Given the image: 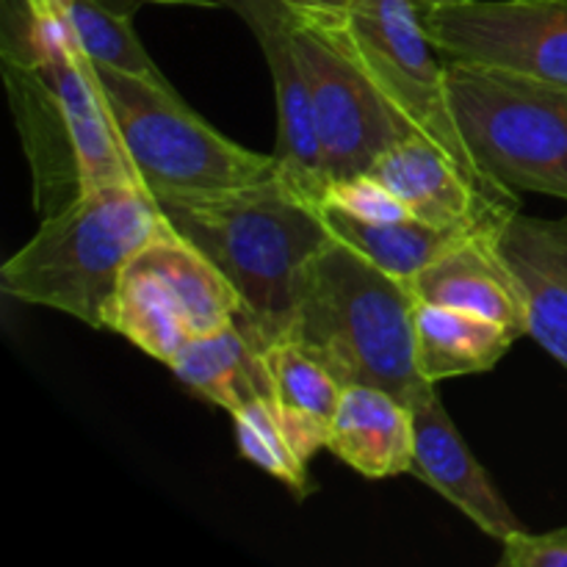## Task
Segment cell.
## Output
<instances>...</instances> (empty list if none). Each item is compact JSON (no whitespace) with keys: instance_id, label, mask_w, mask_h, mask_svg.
<instances>
[{"instance_id":"cell-1","label":"cell","mask_w":567,"mask_h":567,"mask_svg":"<svg viewBox=\"0 0 567 567\" xmlns=\"http://www.w3.org/2000/svg\"><path fill=\"white\" fill-rule=\"evenodd\" d=\"M0 70L42 219L94 188L142 186L94 64L64 17H39L25 0H3Z\"/></svg>"},{"instance_id":"cell-2","label":"cell","mask_w":567,"mask_h":567,"mask_svg":"<svg viewBox=\"0 0 567 567\" xmlns=\"http://www.w3.org/2000/svg\"><path fill=\"white\" fill-rule=\"evenodd\" d=\"M161 210L203 249L241 297L236 327L260 349L282 341L297 308L299 280L332 241L319 203L282 172L214 194H164Z\"/></svg>"},{"instance_id":"cell-3","label":"cell","mask_w":567,"mask_h":567,"mask_svg":"<svg viewBox=\"0 0 567 567\" xmlns=\"http://www.w3.org/2000/svg\"><path fill=\"white\" fill-rule=\"evenodd\" d=\"M415 297L363 252L332 238L308 264L286 338L347 385H371L415 408L435 393L415 363Z\"/></svg>"},{"instance_id":"cell-4","label":"cell","mask_w":567,"mask_h":567,"mask_svg":"<svg viewBox=\"0 0 567 567\" xmlns=\"http://www.w3.org/2000/svg\"><path fill=\"white\" fill-rule=\"evenodd\" d=\"M164 221L144 186H103L53 216L0 269L6 297L53 308L92 330H105V310L133 255Z\"/></svg>"},{"instance_id":"cell-5","label":"cell","mask_w":567,"mask_h":567,"mask_svg":"<svg viewBox=\"0 0 567 567\" xmlns=\"http://www.w3.org/2000/svg\"><path fill=\"white\" fill-rule=\"evenodd\" d=\"M94 72L122 147L153 197L230 192L280 172L275 153H252L230 142L177 92L103 64H94Z\"/></svg>"},{"instance_id":"cell-6","label":"cell","mask_w":567,"mask_h":567,"mask_svg":"<svg viewBox=\"0 0 567 567\" xmlns=\"http://www.w3.org/2000/svg\"><path fill=\"white\" fill-rule=\"evenodd\" d=\"M365 72L388 109L410 133L430 138L452 155L485 192L513 199V188L493 181L471 153L446 83V61L426 33L415 0H352L341 17H321Z\"/></svg>"},{"instance_id":"cell-7","label":"cell","mask_w":567,"mask_h":567,"mask_svg":"<svg viewBox=\"0 0 567 567\" xmlns=\"http://www.w3.org/2000/svg\"><path fill=\"white\" fill-rule=\"evenodd\" d=\"M452 109L482 169L513 192L567 203V89L446 61Z\"/></svg>"},{"instance_id":"cell-8","label":"cell","mask_w":567,"mask_h":567,"mask_svg":"<svg viewBox=\"0 0 567 567\" xmlns=\"http://www.w3.org/2000/svg\"><path fill=\"white\" fill-rule=\"evenodd\" d=\"M291 31L313 105L327 175L330 181L363 175L410 131L354 64L330 22L291 9Z\"/></svg>"},{"instance_id":"cell-9","label":"cell","mask_w":567,"mask_h":567,"mask_svg":"<svg viewBox=\"0 0 567 567\" xmlns=\"http://www.w3.org/2000/svg\"><path fill=\"white\" fill-rule=\"evenodd\" d=\"M421 20L443 61L567 89V0H446Z\"/></svg>"},{"instance_id":"cell-10","label":"cell","mask_w":567,"mask_h":567,"mask_svg":"<svg viewBox=\"0 0 567 567\" xmlns=\"http://www.w3.org/2000/svg\"><path fill=\"white\" fill-rule=\"evenodd\" d=\"M404 203L410 216L441 230H496L520 203L493 197L452 155L419 133L393 142L371 166Z\"/></svg>"},{"instance_id":"cell-11","label":"cell","mask_w":567,"mask_h":567,"mask_svg":"<svg viewBox=\"0 0 567 567\" xmlns=\"http://www.w3.org/2000/svg\"><path fill=\"white\" fill-rule=\"evenodd\" d=\"M258 39L269 64L277 97V161L280 172L313 203L321 205L330 175L321 155L308 83L299 64L291 31V6L286 0H225Z\"/></svg>"},{"instance_id":"cell-12","label":"cell","mask_w":567,"mask_h":567,"mask_svg":"<svg viewBox=\"0 0 567 567\" xmlns=\"http://www.w3.org/2000/svg\"><path fill=\"white\" fill-rule=\"evenodd\" d=\"M415 449L410 474L441 493L449 504L460 509L480 532L504 543L515 532H524L518 515L513 513L491 474L480 465L454 421L449 419L437 391L413 408Z\"/></svg>"},{"instance_id":"cell-13","label":"cell","mask_w":567,"mask_h":567,"mask_svg":"<svg viewBox=\"0 0 567 567\" xmlns=\"http://www.w3.org/2000/svg\"><path fill=\"white\" fill-rule=\"evenodd\" d=\"M496 230H468L426 264L408 288L419 302L471 310L507 324L520 338L529 330L526 299L498 249Z\"/></svg>"},{"instance_id":"cell-14","label":"cell","mask_w":567,"mask_h":567,"mask_svg":"<svg viewBox=\"0 0 567 567\" xmlns=\"http://www.w3.org/2000/svg\"><path fill=\"white\" fill-rule=\"evenodd\" d=\"M496 241L524 291L526 336L567 371V216L537 219L518 210L498 227Z\"/></svg>"},{"instance_id":"cell-15","label":"cell","mask_w":567,"mask_h":567,"mask_svg":"<svg viewBox=\"0 0 567 567\" xmlns=\"http://www.w3.org/2000/svg\"><path fill=\"white\" fill-rule=\"evenodd\" d=\"M327 449L365 480L410 474L415 449L413 408L382 388L347 385Z\"/></svg>"},{"instance_id":"cell-16","label":"cell","mask_w":567,"mask_h":567,"mask_svg":"<svg viewBox=\"0 0 567 567\" xmlns=\"http://www.w3.org/2000/svg\"><path fill=\"white\" fill-rule=\"evenodd\" d=\"M413 330L415 363L432 385L496 369L520 338L513 327L498 324L487 316L419 299L413 308Z\"/></svg>"},{"instance_id":"cell-17","label":"cell","mask_w":567,"mask_h":567,"mask_svg":"<svg viewBox=\"0 0 567 567\" xmlns=\"http://www.w3.org/2000/svg\"><path fill=\"white\" fill-rule=\"evenodd\" d=\"M271 374V404L299 460L310 463L327 449L343 385L324 363L282 338L266 349Z\"/></svg>"},{"instance_id":"cell-18","label":"cell","mask_w":567,"mask_h":567,"mask_svg":"<svg viewBox=\"0 0 567 567\" xmlns=\"http://www.w3.org/2000/svg\"><path fill=\"white\" fill-rule=\"evenodd\" d=\"M169 369L183 385L227 413L252 399H271L266 354L236 324L192 338Z\"/></svg>"},{"instance_id":"cell-19","label":"cell","mask_w":567,"mask_h":567,"mask_svg":"<svg viewBox=\"0 0 567 567\" xmlns=\"http://www.w3.org/2000/svg\"><path fill=\"white\" fill-rule=\"evenodd\" d=\"M105 330L127 338L133 347L166 365L194 338L181 299L142 252L133 255L122 271L105 310Z\"/></svg>"},{"instance_id":"cell-20","label":"cell","mask_w":567,"mask_h":567,"mask_svg":"<svg viewBox=\"0 0 567 567\" xmlns=\"http://www.w3.org/2000/svg\"><path fill=\"white\" fill-rule=\"evenodd\" d=\"M324 219L332 236L363 252L371 264L380 266L396 280L410 282L426 264L437 258L449 244L468 230H441L419 219L402 221H363L343 210L324 208Z\"/></svg>"},{"instance_id":"cell-21","label":"cell","mask_w":567,"mask_h":567,"mask_svg":"<svg viewBox=\"0 0 567 567\" xmlns=\"http://www.w3.org/2000/svg\"><path fill=\"white\" fill-rule=\"evenodd\" d=\"M61 17H64L78 48L89 55L92 64L111 66V70L142 78L166 92H177L158 70V64L150 59L144 44L138 42L131 14H120L100 0H72Z\"/></svg>"},{"instance_id":"cell-22","label":"cell","mask_w":567,"mask_h":567,"mask_svg":"<svg viewBox=\"0 0 567 567\" xmlns=\"http://www.w3.org/2000/svg\"><path fill=\"white\" fill-rule=\"evenodd\" d=\"M233 426H236V443L244 460L258 465L269 476L293 491V496L305 498L313 493L308 463L299 460L293 446L288 443L280 421L275 415L271 399H252L244 408L233 410Z\"/></svg>"},{"instance_id":"cell-23","label":"cell","mask_w":567,"mask_h":567,"mask_svg":"<svg viewBox=\"0 0 567 567\" xmlns=\"http://www.w3.org/2000/svg\"><path fill=\"white\" fill-rule=\"evenodd\" d=\"M321 205H324V208L343 210V214L363 221L413 219L410 210L404 208L402 199H399L396 194L380 181V177L371 175V172H363V175H354V177H343V181H330Z\"/></svg>"},{"instance_id":"cell-24","label":"cell","mask_w":567,"mask_h":567,"mask_svg":"<svg viewBox=\"0 0 567 567\" xmlns=\"http://www.w3.org/2000/svg\"><path fill=\"white\" fill-rule=\"evenodd\" d=\"M498 567H567V526L546 535L515 532L502 543Z\"/></svg>"},{"instance_id":"cell-25","label":"cell","mask_w":567,"mask_h":567,"mask_svg":"<svg viewBox=\"0 0 567 567\" xmlns=\"http://www.w3.org/2000/svg\"><path fill=\"white\" fill-rule=\"evenodd\" d=\"M120 14H136L142 6H197V9H221L225 0H100Z\"/></svg>"},{"instance_id":"cell-26","label":"cell","mask_w":567,"mask_h":567,"mask_svg":"<svg viewBox=\"0 0 567 567\" xmlns=\"http://www.w3.org/2000/svg\"><path fill=\"white\" fill-rule=\"evenodd\" d=\"M286 3L305 17H341L352 0H286Z\"/></svg>"},{"instance_id":"cell-27","label":"cell","mask_w":567,"mask_h":567,"mask_svg":"<svg viewBox=\"0 0 567 567\" xmlns=\"http://www.w3.org/2000/svg\"><path fill=\"white\" fill-rule=\"evenodd\" d=\"M39 17H61L72 0H25Z\"/></svg>"},{"instance_id":"cell-28","label":"cell","mask_w":567,"mask_h":567,"mask_svg":"<svg viewBox=\"0 0 567 567\" xmlns=\"http://www.w3.org/2000/svg\"><path fill=\"white\" fill-rule=\"evenodd\" d=\"M415 3H419V9H430V6L446 3V0H415Z\"/></svg>"}]
</instances>
